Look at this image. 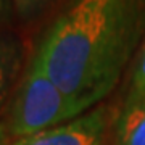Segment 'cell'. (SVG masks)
<instances>
[{
	"instance_id": "obj_1",
	"label": "cell",
	"mask_w": 145,
	"mask_h": 145,
	"mask_svg": "<svg viewBox=\"0 0 145 145\" xmlns=\"http://www.w3.org/2000/svg\"><path fill=\"white\" fill-rule=\"evenodd\" d=\"M145 39V0H65L34 57L82 111L106 99Z\"/></svg>"
},
{
	"instance_id": "obj_2",
	"label": "cell",
	"mask_w": 145,
	"mask_h": 145,
	"mask_svg": "<svg viewBox=\"0 0 145 145\" xmlns=\"http://www.w3.org/2000/svg\"><path fill=\"white\" fill-rule=\"evenodd\" d=\"M86 113L47 76L36 58H31L11 99L7 119L13 140L29 137L68 123Z\"/></svg>"
},
{
	"instance_id": "obj_3",
	"label": "cell",
	"mask_w": 145,
	"mask_h": 145,
	"mask_svg": "<svg viewBox=\"0 0 145 145\" xmlns=\"http://www.w3.org/2000/svg\"><path fill=\"white\" fill-rule=\"evenodd\" d=\"M108 126L110 108L100 103L68 123L13 140L11 145H103Z\"/></svg>"
},
{
	"instance_id": "obj_4",
	"label": "cell",
	"mask_w": 145,
	"mask_h": 145,
	"mask_svg": "<svg viewBox=\"0 0 145 145\" xmlns=\"http://www.w3.org/2000/svg\"><path fill=\"white\" fill-rule=\"evenodd\" d=\"M114 145H145V93H126L114 121Z\"/></svg>"
},
{
	"instance_id": "obj_5",
	"label": "cell",
	"mask_w": 145,
	"mask_h": 145,
	"mask_svg": "<svg viewBox=\"0 0 145 145\" xmlns=\"http://www.w3.org/2000/svg\"><path fill=\"white\" fill-rule=\"evenodd\" d=\"M24 65V47L18 37L0 32V111L11 99Z\"/></svg>"
},
{
	"instance_id": "obj_6",
	"label": "cell",
	"mask_w": 145,
	"mask_h": 145,
	"mask_svg": "<svg viewBox=\"0 0 145 145\" xmlns=\"http://www.w3.org/2000/svg\"><path fill=\"white\" fill-rule=\"evenodd\" d=\"M127 93L129 95H142V93H145V39L129 68Z\"/></svg>"
},
{
	"instance_id": "obj_7",
	"label": "cell",
	"mask_w": 145,
	"mask_h": 145,
	"mask_svg": "<svg viewBox=\"0 0 145 145\" xmlns=\"http://www.w3.org/2000/svg\"><path fill=\"white\" fill-rule=\"evenodd\" d=\"M55 0H11L13 10L21 20H32L48 8Z\"/></svg>"
},
{
	"instance_id": "obj_8",
	"label": "cell",
	"mask_w": 145,
	"mask_h": 145,
	"mask_svg": "<svg viewBox=\"0 0 145 145\" xmlns=\"http://www.w3.org/2000/svg\"><path fill=\"white\" fill-rule=\"evenodd\" d=\"M11 13H15L11 0H0V26L10 20Z\"/></svg>"
},
{
	"instance_id": "obj_9",
	"label": "cell",
	"mask_w": 145,
	"mask_h": 145,
	"mask_svg": "<svg viewBox=\"0 0 145 145\" xmlns=\"http://www.w3.org/2000/svg\"><path fill=\"white\" fill-rule=\"evenodd\" d=\"M13 139L8 131V124L7 121H0V145H11Z\"/></svg>"
}]
</instances>
